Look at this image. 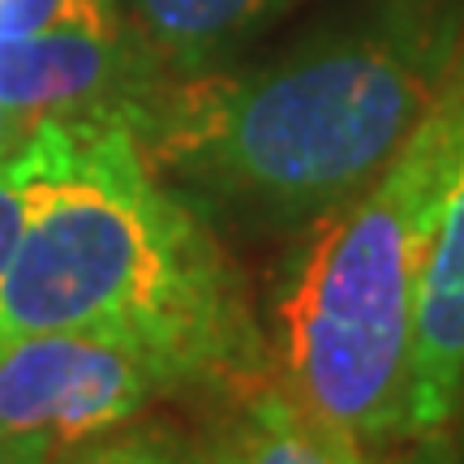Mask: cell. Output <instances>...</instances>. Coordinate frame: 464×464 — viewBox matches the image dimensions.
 <instances>
[{
	"label": "cell",
	"mask_w": 464,
	"mask_h": 464,
	"mask_svg": "<svg viewBox=\"0 0 464 464\" xmlns=\"http://www.w3.org/2000/svg\"><path fill=\"white\" fill-rule=\"evenodd\" d=\"M138 44L164 78H189L237 61L301 0H121Z\"/></svg>",
	"instance_id": "52a82bcc"
},
{
	"label": "cell",
	"mask_w": 464,
	"mask_h": 464,
	"mask_svg": "<svg viewBox=\"0 0 464 464\" xmlns=\"http://www.w3.org/2000/svg\"><path fill=\"white\" fill-rule=\"evenodd\" d=\"M211 464H370V448L314 413L280 374H258L241 382V404Z\"/></svg>",
	"instance_id": "ba28073f"
},
{
	"label": "cell",
	"mask_w": 464,
	"mask_h": 464,
	"mask_svg": "<svg viewBox=\"0 0 464 464\" xmlns=\"http://www.w3.org/2000/svg\"><path fill=\"white\" fill-rule=\"evenodd\" d=\"M34 202L0 280V348L39 332L142 335L241 387L271 362L216 228L130 121H39Z\"/></svg>",
	"instance_id": "7a4b0ae2"
},
{
	"label": "cell",
	"mask_w": 464,
	"mask_h": 464,
	"mask_svg": "<svg viewBox=\"0 0 464 464\" xmlns=\"http://www.w3.org/2000/svg\"><path fill=\"white\" fill-rule=\"evenodd\" d=\"M125 26L121 0H0V39L44 31H112Z\"/></svg>",
	"instance_id": "9c48e42d"
},
{
	"label": "cell",
	"mask_w": 464,
	"mask_h": 464,
	"mask_svg": "<svg viewBox=\"0 0 464 464\" xmlns=\"http://www.w3.org/2000/svg\"><path fill=\"white\" fill-rule=\"evenodd\" d=\"M56 443L44 434H5L0 430V464H48L56 456Z\"/></svg>",
	"instance_id": "4fadbf2b"
},
{
	"label": "cell",
	"mask_w": 464,
	"mask_h": 464,
	"mask_svg": "<svg viewBox=\"0 0 464 464\" xmlns=\"http://www.w3.org/2000/svg\"><path fill=\"white\" fill-rule=\"evenodd\" d=\"M31 121H22V116H14L9 108H0V160H9L26 138H31Z\"/></svg>",
	"instance_id": "5bb4252c"
},
{
	"label": "cell",
	"mask_w": 464,
	"mask_h": 464,
	"mask_svg": "<svg viewBox=\"0 0 464 464\" xmlns=\"http://www.w3.org/2000/svg\"><path fill=\"white\" fill-rule=\"evenodd\" d=\"M69 464H198L185 448H177L172 439H160V434H133V439H116V443H103V448L86 451Z\"/></svg>",
	"instance_id": "8fae6325"
},
{
	"label": "cell",
	"mask_w": 464,
	"mask_h": 464,
	"mask_svg": "<svg viewBox=\"0 0 464 464\" xmlns=\"http://www.w3.org/2000/svg\"><path fill=\"white\" fill-rule=\"evenodd\" d=\"M194 382L216 379L189 353L142 335L39 332L0 348V430L69 448Z\"/></svg>",
	"instance_id": "277c9868"
},
{
	"label": "cell",
	"mask_w": 464,
	"mask_h": 464,
	"mask_svg": "<svg viewBox=\"0 0 464 464\" xmlns=\"http://www.w3.org/2000/svg\"><path fill=\"white\" fill-rule=\"evenodd\" d=\"M164 73L125 26L0 39V108L22 121H130Z\"/></svg>",
	"instance_id": "5b68a950"
},
{
	"label": "cell",
	"mask_w": 464,
	"mask_h": 464,
	"mask_svg": "<svg viewBox=\"0 0 464 464\" xmlns=\"http://www.w3.org/2000/svg\"><path fill=\"white\" fill-rule=\"evenodd\" d=\"M370 464H460V448H456L451 430L409 434V439L370 451Z\"/></svg>",
	"instance_id": "7c38bea8"
},
{
	"label": "cell",
	"mask_w": 464,
	"mask_h": 464,
	"mask_svg": "<svg viewBox=\"0 0 464 464\" xmlns=\"http://www.w3.org/2000/svg\"><path fill=\"white\" fill-rule=\"evenodd\" d=\"M464 413V138L451 160L443 202L434 216L430 249L421 266L409 353V434L451 430Z\"/></svg>",
	"instance_id": "8992f818"
},
{
	"label": "cell",
	"mask_w": 464,
	"mask_h": 464,
	"mask_svg": "<svg viewBox=\"0 0 464 464\" xmlns=\"http://www.w3.org/2000/svg\"><path fill=\"white\" fill-rule=\"evenodd\" d=\"M31 202H34V147L26 138L9 160H0V280H5V271H9L17 254V241L26 232Z\"/></svg>",
	"instance_id": "30bf717a"
},
{
	"label": "cell",
	"mask_w": 464,
	"mask_h": 464,
	"mask_svg": "<svg viewBox=\"0 0 464 464\" xmlns=\"http://www.w3.org/2000/svg\"><path fill=\"white\" fill-rule=\"evenodd\" d=\"M460 138L456 78L374 181L297 232L271 293L276 374L370 451L404 439L417 288Z\"/></svg>",
	"instance_id": "3957f363"
},
{
	"label": "cell",
	"mask_w": 464,
	"mask_h": 464,
	"mask_svg": "<svg viewBox=\"0 0 464 464\" xmlns=\"http://www.w3.org/2000/svg\"><path fill=\"white\" fill-rule=\"evenodd\" d=\"M460 56L464 0H344L271 56L164 78L133 133L211 228L297 237L392 164Z\"/></svg>",
	"instance_id": "6da1fadb"
},
{
	"label": "cell",
	"mask_w": 464,
	"mask_h": 464,
	"mask_svg": "<svg viewBox=\"0 0 464 464\" xmlns=\"http://www.w3.org/2000/svg\"><path fill=\"white\" fill-rule=\"evenodd\" d=\"M456 78H460V82H464V56H460V73H456Z\"/></svg>",
	"instance_id": "9a60e30c"
}]
</instances>
